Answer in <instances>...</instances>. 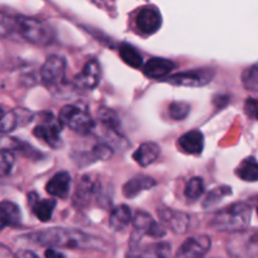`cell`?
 <instances>
[{
  "instance_id": "2",
  "label": "cell",
  "mask_w": 258,
  "mask_h": 258,
  "mask_svg": "<svg viewBox=\"0 0 258 258\" xmlns=\"http://www.w3.org/2000/svg\"><path fill=\"white\" fill-rule=\"evenodd\" d=\"M2 34H18L33 44L49 45L54 40L55 34L52 25L42 19L24 15H5L2 17Z\"/></svg>"
},
{
  "instance_id": "33",
  "label": "cell",
  "mask_w": 258,
  "mask_h": 258,
  "mask_svg": "<svg viewBox=\"0 0 258 258\" xmlns=\"http://www.w3.org/2000/svg\"><path fill=\"white\" fill-rule=\"evenodd\" d=\"M246 113L249 116V118L258 120V100L249 98L246 102Z\"/></svg>"
},
{
  "instance_id": "26",
  "label": "cell",
  "mask_w": 258,
  "mask_h": 258,
  "mask_svg": "<svg viewBox=\"0 0 258 258\" xmlns=\"http://www.w3.org/2000/svg\"><path fill=\"white\" fill-rule=\"evenodd\" d=\"M206 186H204V180L202 178H191L190 180L186 183L185 190H184V196H185L188 203H194V202L199 201L202 196L204 194Z\"/></svg>"
},
{
  "instance_id": "32",
  "label": "cell",
  "mask_w": 258,
  "mask_h": 258,
  "mask_svg": "<svg viewBox=\"0 0 258 258\" xmlns=\"http://www.w3.org/2000/svg\"><path fill=\"white\" fill-rule=\"evenodd\" d=\"M15 163V156L12 151L3 149L2 150V160H0V174L2 176H7L12 173L13 166Z\"/></svg>"
},
{
  "instance_id": "29",
  "label": "cell",
  "mask_w": 258,
  "mask_h": 258,
  "mask_svg": "<svg viewBox=\"0 0 258 258\" xmlns=\"http://www.w3.org/2000/svg\"><path fill=\"white\" fill-rule=\"evenodd\" d=\"M242 83L248 91L258 92V63H254L244 70L242 73Z\"/></svg>"
},
{
  "instance_id": "10",
  "label": "cell",
  "mask_w": 258,
  "mask_h": 258,
  "mask_svg": "<svg viewBox=\"0 0 258 258\" xmlns=\"http://www.w3.org/2000/svg\"><path fill=\"white\" fill-rule=\"evenodd\" d=\"M101 188L102 186L98 179L93 178L92 175H83L73 196V204L78 209L86 208L93 199L100 197Z\"/></svg>"
},
{
  "instance_id": "11",
  "label": "cell",
  "mask_w": 258,
  "mask_h": 258,
  "mask_svg": "<svg viewBox=\"0 0 258 258\" xmlns=\"http://www.w3.org/2000/svg\"><path fill=\"white\" fill-rule=\"evenodd\" d=\"M212 241L209 236H194L186 239L180 246L179 251L176 252V257L181 258H193L203 257L211 251Z\"/></svg>"
},
{
  "instance_id": "20",
  "label": "cell",
  "mask_w": 258,
  "mask_h": 258,
  "mask_svg": "<svg viewBox=\"0 0 258 258\" xmlns=\"http://www.w3.org/2000/svg\"><path fill=\"white\" fill-rule=\"evenodd\" d=\"M22 223V212L19 207L9 201H4L0 204V227L2 229L8 227H19Z\"/></svg>"
},
{
  "instance_id": "24",
  "label": "cell",
  "mask_w": 258,
  "mask_h": 258,
  "mask_svg": "<svg viewBox=\"0 0 258 258\" xmlns=\"http://www.w3.org/2000/svg\"><path fill=\"white\" fill-rule=\"evenodd\" d=\"M237 176L241 180L248 181V183H254L258 181V161L253 156H248L244 159L238 165L236 170Z\"/></svg>"
},
{
  "instance_id": "3",
  "label": "cell",
  "mask_w": 258,
  "mask_h": 258,
  "mask_svg": "<svg viewBox=\"0 0 258 258\" xmlns=\"http://www.w3.org/2000/svg\"><path fill=\"white\" fill-rule=\"evenodd\" d=\"M252 208L246 203H233L214 214L211 226L217 231L237 232L246 229L251 222Z\"/></svg>"
},
{
  "instance_id": "6",
  "label": "cell",
  "mask_w": 258,
  "mask_h": 258,
  "mask_svg": "<svg viewBox=\"0 0 258 258\" xmlns=\"http://www.w3.org/2000/svg\"><path fill=\"white\" fill-rule=\"evenodd\" d=\"M133 226L134 232L130 242V247H133V248L140 242L144 234L153 237V238H161L166 234L165 228L158 222L154 221L153 217L146 212H138L135 214L133 219Z\"/></svg>"
},
{
  "instance_id": "12",
  "label": "cell",
  "mask_w": 258,
  "mask_h": 258,
  "mask_svg": "<svg viewBox=\"0 0 258 258\" xmlns=\"http://www.w3.org/2000/svg\"><path fill=\"white\" fill-rule=\"evenodd\" d=\"M163 23L160 12L155 7H145L136 18V27L143 34L150 35L158 32Z\"/></svg>"
},
{
  "instance_id": "36",
  "label": "cell",
  "mask_w": 258,
  "mask_h": 258,
  "mask_svg": "<svg viewBox=\"0 0 258 258\" xmlns=\"http://www.w3.org/2000/svg\"><path fill=\"white\" fill-rule=\"evenodd\" d=\"M257 214H258V206H257Z\"/></svg>"
},
{
  "instance_id": "34",
  "label": "cell",
  "mask_w": 258,
  "mask_h": 258,
  "mask_svg": "<svg viewBox=\"0 0 258 258\" xmlns=\"http://www.w3.org/2000/svg\"><path fill=\"white\" fill-rule=\"evenodd\" d=\"M44 256L45 257H50V258H53V257L60 258V257H64V254L60 253L59 251H55L54 247H49V248H48L47 251L44 252Z\"/></svg>"
},
{
  "instance_id": "14",
  "label": "cell",
  "mask_w": 258,
  "mask_h": 258,
  "mask_svg": "<svg viewBox=\"0 0 258 258\" xmlns=\"http://www.w3.org/2000/svg\"><path fill=\"white\" fill-rule=\"evenodd\" d=\"M71 181H72V178H71V174L68 171H59L48 181L47 185H45V190L48 194L55 197V198L66 199L70 194Z\"/></svg>"
},
{
  "instance_id": "27",
  "label": "cell",
  "mask_w": 258,
  "mask_h": 258,
  "mask_svg": "<svg viewBox=\"0 0 258 258\" xmlns=\"http://www.w3.org/2000/svg\"><path fill=\"white\" fill-rule=\"evenodd\" d=\"M232 193H233V191H232L231 186H217L216 189H213V190L209 191V193L207 194L206 199H204L203 202V207L204 208H211V207L217 206V204L221 203L226 197L231 196Z\"/></svg>"
},
{
  "instance_id": "35",
  "label": "cell",
  "mask_w": 258,
  "mask_h": 258,
  "mask_svg": "<svg viewBox=\"0 0 258 258\" xmlns=\"http://www.w3.org/2000/svg\"><path fill=\"white\" fill-rule=\"evenodd\" d=\"M18 257H37V254L34 252H30V251H23V252H18L17 253Z\"/></svg>"
},
{
  "instance_id": "28",
  "label": "cell",
  "mask_w": 258,
  "mask_h": 258,
  "mask_svg": "<svg viewBox=\"0 0 258 258\" xmlns=\"http://www.w3.org/2000/svg\"><path fill=\"white\" fill-rule=\"evenodd\" d=\"M98 118H100L101 123H102L107 130L111 131V134L118 133L120 120H118V116L116 115L115 111L103 107L100 108V110H98Z\"/></svg>"
},
{
  "instance_id": "17",
  "label": "cell",
  "mask_w": 258,
  "mask_h": 258,
  "mask_svg": "<svg viewBox=\"0 0 258 258\" xmlns=\"http://www.w3.org/2000/svg\"><path fill=\"white\" fill-rule=\"evenodd\" d=\"M180 150L190 155H199L204 149V136L199 130H191L181 135L178 140Z\"/></svg>"
},
{
  "instance_id": "15",
  "label": "cell",
  "mask_w": 258,
  "mask_h": 258,
  "mask_svg": "<svg viewBox=\"0 0 258 258\" xmlns=\"http://www.w3.org/2000/svg\"><path fill=\"white\" fill-rule=\"evenodd\" d=\"M175 68V63L166 58H151L143 67L144 75L153 80H159L168 76Z\"/></svg>"
},
{
  "instance_id": "23",
  "label": "cell",
  "mask_w": 258,
  "mask_h": 258,
  "mask_svg": "<svg viewBox=\"0 0 258 258\" xmlns=\"http://www.w3.org/2000/svg\"><path fill=\"white\" fill-rule=\"evenodd\" d=\"M133 212L126 204L118 206L112 209L110 216V226L113 231H123L133 222Z\"/></svg>"
},
{
  "instance_id": "21",
  "label": "cell",
  "mask_w": 258,
  "mask_h": 258,
  "mask_svg": "<svg viewBox=\"0 0 258 258\" xmlns=\"http://www.w3.org/2000/svg\"><path fill=\"white\" fill-rule=\"evenodd\" d=\"M29 203L32 204L33 213L35 214L40 222H48L50 221L54 212L55 206H57V201L55 199H43V201H38L37 196L34 193L29 194Z\"/></svg>"
},
{
  "instance_id": "1",
  "label": "cell",
  "mask_w": 258,
  "mask_h": 258,
  "mask_svg": "<svg viewBox=\"0 0 258 258\" xmlns=\"http://www.w3.org/2000/svg\"><path fill=\"white\" fill-rule=\"evenodd\" d=\"M29 241L45 247L67 249H92V251H106L107 243L102 238L91 236L82 231L54 227V228L38 231L27 234Z\"/></svg>"
},
{
  "instance_id": "5",
  "label": "cell",
  "mask_w": 258,
  "mask_h": 258,
  "mask_svg": "<svg viewBox=\"0 0 258 258\" xmlns=\"http://www.w3.org/2000/svg\"><path fill=\"white\" fill-rule=\"evenodd\" d=\"M59 121L71 130L82 135L90 134L96 126L90 112L85 107L76 105L64 106L59 112Z\"/></svg>"
},
{
  "instance_id": "8",
  "label": "cell",
  "mask_w": 258,
  "mask_h": 258,
  "mask_svg": "<svg viewBox=\"0 0 258 258\" xmlns=\"http://www.w3.org/2000/svg\"><path fill=\"white\" fill-rule=\"evenodd\" d=\"M214 77V71L212 68H198V70L185 71L164 78V81L174 86L184 87H202L211 82Z\"/></svg>"
},
{
  "instance_id": "18",
  "label": "cell",
  "mask_w": 258,
  "mask_h": 258,
  "mask_svg": "<svg viewBox=\"0 0 258 258\" xmlns=\"http://www.w3.org/2000/svg\"><path fill=\"white\" fill-rule=\"evenodd\" d=\"M156 185V180L148 175H136L127 180L123 185V196L128 199H134L143 191L149 190Z\"/></svg>"
},
{
  "instance_id": "13",
  "label": "cell",
  "mask_w": 258,
  "mask_h": 258,
  "mask_svg": "<svg viewBox=\"0 0 258 258\" xmlns=\"http://www.w3.org/2000/svg\"><path fill=\"white\" fill-rule=\"evenodd\" d=\"M101 78V68L97 59H90L83 67L82 72L76 76V87L81 90H93L97 87Z\"/></svg>"
},
{
  "instance_id": "31",
  "label": "cell",
  "mask_w": 258,
  "mask_h": 258,
  "mask_svg": "<svg viewBox=\"0 0 258 258\" xmlns=\"http://www.w3.org/2000/svg\"><path fill=\"white\" fill-rule=\"evenodd\" d=\"M190 112V105L183 101H176L169 106V115L173 120L181 121L186 117Z\"/></svg>"
},
{
  "instance_id": "4",
  "label": "cell",
  "mask_w": 258,
  "mask_h": 258,
  "mask_svg": "<svg viewBox=\"0 0 258 258\" xmlns=\"http://www.w3.org/2000/svg\"><path fill=\"white\" fill-rule=\"evenodd\" d=\"M226 249L232 257H258V228L234 232L227 239Z\"/></svg>"
},
{
  "instance_id": "19",
  "label": "cell",
  "mask_w": 258,
  "mask_h": 258,
  "mask_svg": "<svg viewBox=\"0 0 258 258\" xmlns=\"http://www.w3.org/2000/svg\"><path fill=\"white\" fill-rule=\"evenodd\" d=\"M159 216L161 221L166 226L170 227L175 233H184L188 231L189 222H190L188 214L183 212L171 211V209H163V211H159Z\"/></svg>"
},
{
  "instance_id": "7",
  "label": "cell",
  "mask_w": 258,
  "mask_h": 258,
  "mask_svg": "<svg viewBox=\"0 0 258 258\" xmlns=\"http://www.w3.org/2000/svg\"><path fill=\"white\" fill-rule=\"evenodd\" d=\"M66 59L60 55H50L40 68V77L48 88H58L66 77Z\"/></svg>"
},
{
  "instance_id": "30",
  "label": "cell",
  "mask_w": 258,
  "mask_h": 258,
  "mask_svg": "<svg viewBox=\"0 0 258 258\" xmlns=\"http://www.w3.org/2000/svg\"><path fill=\"white\" fill-rule=\"evenodd\" d=\"M171 254V246L166 242H159V243L151 244L141 252L140 256L145 257H169Z\"/></svg>"
},
{
  "instance_id": "22",
  "label": "cell",
  "mask_w": 258,
  "mask_h": 258,
  "mask_svg": "<svg viewBox=\"0 0 258 258\" xmlns=\"http://www.w3.org/2000/svg\"><path fill=\"white\" fill-rule=\"evenodd\" d=\"M160 155V148L155 143H144L134 153V160L141 166H149L158 160Z\"/></svg>"
},
{
  "instance_id": "25",
  "label": "cell",
  "mask_w": 258,
  "mask_h": 258,
  "mask_svg": "<svg viewBox=\"0 0 258 258\" xmlns=\"http://www.w3.org/2000/svg\"><path fill=\"white\" fill-rule=\"evenodd\" d=\"M120 55L123 62L133 68L143 67V55L134 45L128 44V43H122L120 47Z\"/></svg>"
},
{
  "instance_id": "9",
  "label": "cell",
  "mask_w": 258,
  "mask_h": 258,
  "mask_svg": "<svg viewBox=\"0 0 258 258\" xmlns=\"http://www.w3.org/2000/svg\"><path fill=\"white\" fill-rule=\"evenodd\" d=\"M42 118L43 122L35 126V128L33 130V135L52 148L57 149L58 146L62 145V139H60V130H62L60 125L62 123L59 125V122L55 120L52 113H42Z\"/></svg>"
},
{
  "instance_id": "16",
  "label": "cell",
  "mask_w": 258,
  "mask_h": 258,
  "mask_svg": "<svg viewBox=\"0 0 258 258\" xmlns=\"http://www.w3.org/2000/svg\"><path fill=\"white\" fill-rule=\"evenodd\" d=\"M32 113L24 108H15L10 112H3L2 117V131L3 133H10L15 130L18 126L27 125L32 121Z\"/></svg>"
}]
</instances>
